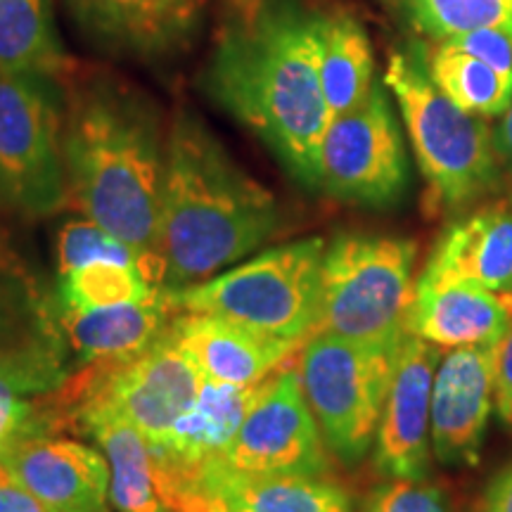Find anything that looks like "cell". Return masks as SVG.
Masks as SVG:
<instances>
[{
  "label": "cell",
  "instance_id": "obj_26",
  "mask_svg": "<svg viewBox=\"0 0 512 512\" xmlns=\"http://www.w3.org/2000/svg\"><path fill=\"white\" fill-rule=\"evenodd\" d=\"M403 3L413 27L439 43L482 29L512 36V0H403Z\"/></svg>",
  "mask_w": 512,
  "mask_h": 512
},
{
  "label": "cell",
  "instance_id": "obj_4",
  "mask_svg": "<svg viewBox=\"0 0 512 512\" xmlns=\"http://www.w3.org/2000/svg\"><path fill=\"white\" fill-rule=\"evenodd\" d=\"M384 86L399 105L432 209L460 211L498 188V145L489 126L441 93L425 48L389 50Z\"/></svg>",
  "mask_w": 512,
  "mask_h": 512
},
{
  "label": "cell",
  "instance_id": "obj_22",
  "mask_svg": "<svg viewBox=\"0 0 512 512\" xmlns=\"http://www.w3.org/2000/svg\"><path fill=\"white\" fill-rule=\"evenodd\" d=\"M226 512H354L342 486L309 475H235L221 465Z\"/></svg>",
  "mask_w": 512,
  "mask_h": 512
},
{
  "label": "cell",
  "instance_id": "obj_9",
  "mask_svg": "<svg viewBox=\"0 0 512 512\" xmlns=\"http://www.w3.org/2000/svg\"><path fill=\"white\" fill-rule=\"evenodd\" d=\"M204 377L169 328L150 347L117 361H95L67 387L76 418L110 411L131 422L150 446L162 444L200 396Z\"/></svg>",
  "mask_w": 512,
  "mask_h": 512
},
{
  "label": "cell",
  "instance_id": "obj_27",
  "mask_svg": "<svg viewBox=\"0 0 512 512\" xmlns=\"http://www.w3.org/2000/svg\"><path fill=\"white\" fill-rule=\"evenodd\" d=\"M95 261H107V264L136 266L143 273V261L138 252L128 247L126 242L114 238L105 228L91 219L64 223L60 235H57V264L60 275H67L76 268L95 264Z\"/></svg>",
  "mask_w": 512,
  "mask_h": 512
},
{
  "label": "cell",
  "instance_id": "obj_10",
  "mask_svg": "<svg viewBox=\"0 0 512 512\" xmlns=\"http://www.w3.org/2000/svg\"><path fill=\"white\" fill-rule=\"evenodd\" d=\"M318 188L363 207L401 200L408 188V157L387 86L375 83L361 105L330 119L320 143Z\"/></svg>",
  "mask_w": 512,
  "mask_h": 512
},
{
  "label": "cell",
  "instance_id": "obj_19",
  "mask_svg": "<svg viewBox=\"0 0 512 512\" xmlns=\"http://www.w3.org/2000/svg\"><path fill=\"white\" fill-rule=\"evenodd\" d=\"M178 313L166 292L150 302L112 309H64L62 328L76 354L88 361H117L150 347Z\"/></svg>",
  "mask_w": 512,
  "mask_h": 512
},
{
  "label": "cell",
  "instance_id": "obj_16",
  "mask_svg": "<svg viewBox=\"0 0 512 512\" xmlns=\"http://www.w3.org/2000/svg\"><path fill=\"white\" fill-rule=\"evenodd\" d=\"M169 332L188 351L204 380L230 387L264 382L297 351V344L211 313L178 311Z\"/></svg>",
  "mask_w": 512,
  "mask_h": 512
},
{
  "label": "cell",
  "instance_id": "obj_31",
  "mask_svg": "<svg viewBox=\"0 0 512 512\" xmlns=\"http://www.w3.org/2000/svg\"><path fill=\"white\" fill-rule=\"evenodd\" d=\"M31 420H34V408L19 401L12 394V387L0 382V444H5L19 432H29Z\"/></svg>",
  "mask_w": 512,
  "mask_h": 512
},
{
  "label": "cell",
  "instance_id": "obj_5",
  "mask_svg": "<svg viewBox=\"0 0 512 512\" xmlns=\"http://www.w3.org/2000/svg\"><path fill=\"white\" fill-rule=\"evenodd\" d=\"M323 254L325 240H297L166 297L178 311L211 313L304 347L320 330Z\"/></svg>",
  "mask_w": 512,
  "mask_h": 512
},
{
  "label": "cell",
  "instance_id": "obj_12",
  "mask_svg": "<svg viewBox=\"0 0 512 512\" xmlns=\"http://www.w3.org/2000/svg\"><path fill=\"white\" fill-rule=\"evenodd\" d=\"M211 0H67L86 41L138 62H166L197 41Z\"/></svg>",
  "mask_w": 512,
  "mask_h": 512
},
{
  "label": "cell",
  "instance_id": "obj_15",
  "mask_svg": "<svg viewBox=\"0 0 512 512\" xmlns=\"http://www.w3.org/2000/svg\"><path fill=\"white\" fill-rule=\"evenodd\" d=\"M494 401L491 347H458L439 361L432 387V451L444 465H477Z\"/></svg>",
  "mask_w": 512,
  "mask_h": 512
},
{
  "label": "cell",
  "instance_id": "obj_6",
  "mask_svg": "<svg viewBox=\"0 0 512 512\" xmlns=\"http://www.w3.org/2000/svg\"><path fill=\"white\" fill-rule=\"evenodd\" d=\"M418 245L389 235L344 233L325 245L320 330L396 351L408 335Z\"/></svg>",
  "mask_w": 512,
  "mask_h": 512
},
{
  "label": "cell",
  "instance_id": "obj_13",
  "mask_svg": "<svg viewBox=\"0 0 512 512\" xmlns=\"http://www.w3.org/2000/svg\"><path fill=\"white\" fill-rule=\"evenodd\" d=\"M441 351L418 335L403 337L375 437V470L387 479H425L432 448V387Z\"/></svg>",
  "mask_w": 512,
  "mask_h": 512
},
{
  "label": "cell",
  "instance_id": "obj_28",
  "mask_svg": "<svg viewBox=\"0 0 512 512\" xmlns=\"http://www.w3.org/2000/svg\"><path fill=\"white\" fill-rule=\"evenodd\" d=\"M361 512H451L439 486L425 479H384L370 491Z\"/></svg>",
  "mask_w": 512,
  "mask_h": 512
},
{
  "label": "cell",
  "instance_id": "obj_21",
  "mask_svg": "<svg viewBox=\"0 0 512 512\" xmlns=\"http://www.w3.org/2000/svg\"><path fill=\"white\" fill-rule=\"evenodd\" d=\"M320 81L332 117L354 110L373 91V48L368 31L351 12L320 17Z\"/></svg>",
  "mask_w": 512,
  "mask_h": 512
},
{
  "label": "cell",
  "instance_id": "obj_34",
  "mask_svg": "<svg viewBox=\"0 0 512 512\" xmlns=\"http://www.w3.org/2000/svg\"><path fill=\"white\" fill-rule=\"evenodd\" d=\"M496 145H498V152H501L503 159H505V162H508L510 171H512V102H510V107L503 114L501 128H498Z\"/></svg>",
  "mask_w": 512,
  "mask_h": 512
},
{
  "label": "cell",
  "instance_id": "obj_30",
  "mask_svg": "<svg viewBox=\"0 0 512 512\" xmlns=\"http://www.w3.org/2000/svg\"><path fill=\"white\" fill-rule=\"evenodd\" d=\"M494 354V401L498 418L512 430V323L491 347Z\"/></svg>",
  "mask_w": 512,
  "mask_h": 512
},
{
  "label": "cell",
  "instance_id": "obj_2",
  "mask_svg": "<svg viewBox=\"0 0 512 512\" xmlns=\"http://www.w3.org/2000/svg\"><path fill=\"white\" fill-rule=\"evenodd\" d=\"M166 136L150 95L114 74L81 76L64 98L69 200L86 219L136 249L143 275L155 287L164 285L166 275L159 238Z\"/></svg>",
  "mask_w": 512,
  "mask_h": 512
},
{
  "label": "cell",
  "instance_id": "obj_29",
  "mask_svg": "<svg viewBox=\"0 0 512 512\" xmlns=\"http://www.w3.org/2000/svg\"><path fill=\"white\" fill-rule=\"evenodd\" d=\"M444 43H451V46L479 57V60L489 64V67H494L503 79L512 81V36L503 34V31L482 29L456 36Z\"/></svg>",
  "mask_w": 512,
  "mask_h": 512
},
{
  "label": "cell",
  "instance_id": "obj_3",
  "mask_svg": "<svg viewBox=\"0 0 512 512\" xmlns=\"http://www.w3.org/2000/svg\"><path fill=\"white\" fill-rule=\"evenodd\" d=\"M278 223L271 190L235 162L195 112L178 110L166 136L162 290L178 292L214 278L273 238Z\"/></svg>",
  "mask_w": 512,
  "mask_h": 512
},
{
  "label": "cell",
  "instance_id": "obj_24",
  "mask_svg": "<svg viewBox=\"0 0 512 512\" xmlns=\"http://www.w3.org/2000/svg\"><path fill=\"white\" fill-rule=\"evenodd\" d=\"M427 69L432 81L448 98L477 117H501L512 102V81L503 79L494 67L465 53L451 43L427 50Z\"/></svg>",
  "mask_w": 512,
  "mask_h": 512
},
{
  "label": "cell",
  "instance_id": "obj_33",
  "mask_svg": "<svg viewBox=\"0 0 512 512\" xmlns=\"http://www.w3.org/2000/svg\"><path fill=\"white\" fill-rule=\"evenodd\" d=\"M477 512H512V465L503 467L486 484L482 498H479Z\"/></svg>",
  "mask_w": 512,
  "mask_h": 512
},
{
  "label": "cell",
  "instance_id": "obj_14",
  "mask_svg": "<svg viewBox=\"0 0 512 512\" xmlns=\"http://www.w3.org/2000/svg\"><path fill=\"white\" fill-rule=\"evenodd\" d=\"M0 465L53 512H110V465L91 446L19 432L0 444Z\"/></svg>",
  "mask_w": 512,
  "mask_h": 512
},
{
  "label": "cell",
  "instance_id": "obj_25",
  "mask_svg": "<svg viewBox=\"0 0 512 512\" xmlns=\"http://www.w3.org/2000/svg\"><path fill=\"white\" fill-rule=\"evenodd\" d=\"M162 294V287H155L140 273L136 266L95 264L81 266L76 271L62 275L60 299L62 309L93 311L112 309V306L150 302Z\"/></svg>",
  "mask_w": 512,
  "mask_h": 512
},
{
  "label": "cell",
  "instance_id": "obj_7",
  "mask_svg": "<svg viewBox=\"0 0 512 512\" xmlns=\"http://www.w3.org/2000/svg\"><path fill=\"white\" fill-rule=\"evenodd\" d=\"M399 349H377L318 330L304 342L299 377L325 444L347 465L375 446Z\"/></svg>",
  "mask_w": 512,
  "mask_h": 512
},
{
  "label": "cell",
  "instance_id": "obj_11",
  "mask_svg": "<svg viewBox=\"0 0 512 512\" xmlns=\"http://www.w3.org/2000/svg\"><path fill=\"white\" fill-rule=\"evenodd\" d=\"M221 465L235 475H309L328 472V444L306 401L299 368L275 370L242 420Z\"/></svg>",
  "mask_w": 512,
  "mask_h": 512
},
{
  "label": "cell",
  "instance_id": "obj_20",
  "mask_svg": "<svg viewBox=\"0 0 512 512\" xmlns=\"http://www.w3.org/2000/svg\"><path fill=\"white\" fill-rule=\"evenodd\" d=\"M259 384L252 387H230L204 380L200 396L192 408L176 422L162 444L152 446L166 456L185 460V463H214L221 460L233 444L242 420L252 406Z\"/></svg>",
  "mask_w": 512,
  "mask_h": 512
},
{
  "label": "cell",
  "instance_id": "obj_17",
  "mask_svg": "<svg viewBox=\"0 0 512 512\" xmlns=\"http://www.w3.org/2000/svg\"><path fill=\"white\" fill-rule=\"evenodd\" d=\"M512 323V292L418 278L406 330L434 347H494Z\"/></svg>",
  "mask_w": 512,
  "mask_h": 512
},
{
  "label": "cell",
  "instance_id": "obj_8",
  "mask_svg": "<svg viewBox=\"0 0 512 512\" xmlns=\"http://www.w3.org/2000/svg\"><path fill=\"white\" fill-rule=\"evenodd\" d=\"M64 102L53 76L0 72V202L48 216L69 202Z\"/></svg>",
  "mask_w": 512,
  "mask_h": 512
},
{
  "label": "cell",
  "instance_id": "obj_1",
  "mask_svg": "<svg viewBox=\"0 0 512 512\" xmlns=\"http://www.w3.org/2000/svg\"><path fill=\"white\" fill-rule=\"evenodd\" d=\"M320 17L302 0H252L223 27L204 91L306 188H318L332 119L320 81Z\"/></svg>",
  "mask_w": 512,
  "mask_h": 512
},
{
  "label": "cell",
  "instance_id": "obj_23",
  "mask_svg": "<svg viewBox=\"0 0 512 512\" xmlns=\"http://www.w3.org/2000/svg\"><path fill=\"white\" fill-rule=\"evenodd\" d=\"M64 64L50 0H0V72L55 79Z\"/></svg>",
  "mask_w": 512,
  "mask_h": 512
},
{
  "label": "cell",
  "instance_id": "obj_18",
  "mask_svg": "<svg viewBox=\"0 0 512 512\" xmlns=\"http://www.w3.org/2000/svg\"><path fill=\"white\" fill-rule=\"evenodd\" d=\"M422 278L512 292V200L489 202L453 221L434 245Z\"/></svg>",
  "mask_w": 512,
  "mask_h": 512
},
{
  "label": "cell",
  "instance_id": "obj_32",
  "mask_svg": "<svg viewBox=\"0 0 512 512\" xmlns=\"http://www.w3.org/2000/svg\"><path fill=\"white\" fill-rule=\"evenodd\" d=\"M0 512H53L0 465Z\"/></svg>",
  "mask_w": 512,
  "mask_h": 512
}]
</instances>
